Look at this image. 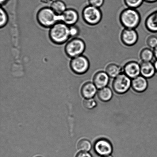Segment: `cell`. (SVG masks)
I'll return each instance as SVG.
<instances>
[{
    "label": "cell",
    "instance_id": "obj_1",
    "mask_svg": "<svg viewBox=\"0 0 157 157\" xmlns=\"http://www.w3.org/2000/svg\"><path fill=\"white\" fill-rule=\"evenodd\" d=\"M119 21L124 29H136L140 24L141 16L136 9L127 7L121 11Z\"/></svg>",
    "mask_w": 157,
    "mask_h": 157
},
{
    "label": "cell",
    "instance_id": "obj_2",
    "mask_svg": "<svg viewBox=\"0 0 157 157\" xmlns=\"http://www.w3.org/2000/svg\"><path fill=\"white\" fill-rule=\"evenodd\" d=\"M49 37L54 44H60L65 43L70 37V27L62 22H58L51 27Z\"/></svg>",
    "mask_w": 157,
    "mask_h": 157
},
{
    "label": "cell",
    "instance_id": "obj_3",
    "mask_svg": "<svg viewBox=\"0 0 157 157\" xmlns=\"http://www.w3.org/2000/svg\"><path fill=\"white\" fill-rule=\"evenodd\" d=\"M39 24L45 28L51 27L58 22H60V15L57 14L51 8L44 7L38 11L36 15Z\"/></svg>",
    "mask_w": 157,
    "mask_h": 157
},
{
    "label": "cell",
    "instance_id": "obj_4",
    "mask_svg": "<svg viewBox=\"0 0 157 157\" xmlns=\"http://www.w3.org/2000/svg\"><path fill=\"white\" fill-rule=\"evenodd\" d=\"M82 17L86 24L94 26L98 25L101 22L103 14L100 8L89 5L83 9Z\"/></svg>",
    "mask_w": 157,
    "mask_h": 157
},
{
    "label": "cell",
    "instance_id": "obj_5",
    "mask_svg": "<svg viewBox=\"0 0 157 157\" xmlns=\"http://www.w3.org/2000/svg\"><path fill=\"white\" fill-rule=\"evenodd\" d=\"M86 48V44L83 40L79 38H74L66 44L65 52L67 56L73 58L82 55Z\"/></svg>",
    "mask_w": 157,
    "mask_h": 157
},
{
    "label": "cell",
    "instance_id": "obj_6",
    "mask_svg": "<svg viewBox=\"0 0 157 157\" xmlns=\"http://www.w3.org/2000/svg\"><path fill=\"white\" fill-rule=\"evenodd\" d=\"M70 66L72 71L75 73L82 75L89 70L90 63L87 57L81 55L72 58Z\"/></svg>",
    "mask_w": 157,
    "mask_h": 157
},
{
    "label": "cell",
    "instance_id": "obj_7",
    "mask_svg": "<svg viewBox=\"0 0 157 157\" xmlns=\"http://www.w3.org/2000/svg\"><path fill=\"white\" fill-rule=\"evenodd\" d=\"M132 86V80L124 73H122L114 78L112 84L114 90L116 93H125Z\"/></svg>",
    "mask_w": 157,
    "mask_h": 157
},
{
    "label": "cell",
    "instance_id": "obj_8",
    "mask_svg": "<svg viewBox=\"0 0 157 157\" xmlns=\"http://www.w3.org/2000/svg\"><path fill=\"white\" fill-rule=\"evenodd\" d=\"M120 38L124 46L131 47L137 43L139 35L136 29L124 28L121 32Z\"/></svg>",
    "mask_w": 157,
    "mask_h": 157
},
{
    "label": "cell",
    "instance_id": "obj_9",
    "mask_svg": "<svg viewBox=\"0 0 157 157\" xmlns=\"http://www.w3.org/2000/svg\"><path fill=\"white\" fill-rule=\"evenodd\" d=\"M122 70L123 73L133 79L140 75V64L136 61H128L123 66Z\"/></svg>",
    "mask_w": 157,
    "mask_h": 157
},
{
    "label": "cell",
    "instance_id": "obj_10",
    "mask_svg": "<svg viewBox=\"0 0 157 157\" xmlns=\"http://www.w3.org/2000/svg\"><path fill=\"white\" fill-rule=\"evenodd\" d=\"M94 150L98 155L104 156L110 155L112 153L113 149L110 141L107 140L101 139L95 142Z\"/></svg>",
    "mask_w": 157,
    "mask_h": 157
},
{
    "label": "cell",
    "instance_id": "obj_11",
    "mask_svg": "<svg viewBox=\"0 0 157 157\" xmlns=\"http://www.w3.org/2000/svg\"><path fill=\"white\" fill-rule=\"evenodd\" d=\"M59 15L60 21L68 26L74 25L78 19V12L73 9H67L62 14Z\"/></svg>",
    "mask_w": 157,
    "mask_h": 157
},
{
    "label": "cell",
    "instance_id": "obj_12",
    "mask_svg": "<svg viewBox=\"0 0 157 157\" xmlns=\"http://www.w3.org/2000/svg\"><path fill=\"white\" fill-rule=\"evenodd\" d=\"M109 76L105 71L96 72L93 77V83L97 89H101L107 86L109 81Z\"/></svg>",
    "mask_w": 157,
    "mask_h": 157
},
{
    "label": "cell",
    "instance_id": "obj_13",
    "mask_svg": "<svg viewBox=\"0 0 157 157\" xmlns=\"http://www.w3.org/2000/svg\"><path fill=\"white\" fill-rule=\"evenodd\" d=\"M144 26L148 32L157 33V10L150 13L146 18Z\"/></svg>",
    "mask_w": 157,
    "mask_h": 157
},
{
    "label": "cell",
    "instance_id": "obj_14",
    "mask_svg": "<svg viewBox=\"0 0 157 157\" xmlns=\"http://www.w3.org/2000/svg\"><path fill=\"white\" fill-rule=\"evenodd\" d=\"M140 64L141 76L147 78H151L154 76L156 72L153 63L141 61Z\"/></svg>",
    "mask_w": 157,
    "mask_h": 157
},
{
    "label": "cell",
    "instance_id": "obj_15",
    "mask_svg": "<svg viewBox=\"0 0 157 157\" xmlns=\"http://www.w3.org/2000/svg\"><path fill=\"white\" fill-rule=\"evenodd\" d=\"M147 78L142 76H139L133 78L132 81V86L133 89L136 92H144L147 87Z\"/></svg>",
    "mask_w": 157,
    "mask_h": 157
},
{
    "label": "cell",
    "instance_id": "obj_16",
    "mask_svg": "<svg viewBox=\"0 0 157 157\" xmlns=\"http://www.w3.org/2000/svg\"><path fill=\"white\" fill-rule=\"evenodd\" d=\"M97 89V88L93 83L86 82L82 87V95L86 98H92L96 94Z\"/></svg>",
    "mask_w": 157,
    "mask_h": 157
},
{
    "label": "cell",
    "instance_id": "obj_17",
    "mask_svg": "<svg viewBox=\"0 0 157 157\" xmlns=\"http://www.w3.org/2000/svg\"><path fill=\"white\" fill-rule=\"evenodd\" d=\"M105 71L109 77L115 78L123 73L122 67L115 63H109L106 66Z\"/></svg>",
    "mask_w": 157,
    "mask_h": 157
},
{
    "label": "cell",
    "instance_id": "obj_18",
    "mask_svg": "<svg viewBox=\"0 0 157 157\" xmlns=\"http://www.w3.org/2000/svg\"><path fill=\"white\" fill-rule=\"evenodd\" d=\"M139 57L142 62H151L155 57L153 50L149 47L144 48L140 52Z\"/></svg>",
    "mask_w": 157,
    "mask_h": 157
},
{
    "label": "cell",
    "instance_id": "obj_19",
    "mask_svg": "<svg viewBox=\"0 0 157 157\" xmlns=\"http://www.w3.org/2000/svg\"><path fill=\"white\" fill-rule=\"evenodd\" d=\"M112 92L110 89L108 87H105L100 89L98 92V97L101 101H107L111 99Z\"/></svg>",
    "mask_w": 157,
    "mask_h": 157
},
{
    "label": "cell",
    "instance_id": "obj_20",
    "mask_svg": "<svg viewBox=\"0 0 157 157\" xmlns=\"http://www.w3.org/2000/svg\"><path fill=\"white\" fill-rule=\"evenodd\" d=\"M51 8L58 15L62 14L67 10L65 3L61 0H56L54 2Z\"/></svg>",
    "mask_w": 157,
    "mask_h": 157
},
{
    "label": "cell",
    "instance_id": "obj_21",
    "mask_svg": "<svg viewBox=\"0 0 157 157\" xmlns=\"http://www.w3.org/2000/svg\"><path fill=\"white\" fill-rule=\"evenodd\" d=\"M78 150L81 151L87 152L90 150L92 145L90 141L88 140L82 139L78 143Z\"/></svg>",
    "mask_w": 157,
    "mask_h": 157
},
{
    "label": "cell",
    "instance_id": "obj_22",
    "mask_svg": "<svg viewBox=\"0 0 157 157\" xmlns=\"http://www.w3.org/2000/svg\"><path fill=\"white\" fill-rule=\"evenodd\" d=\"M144 0H124V2L127 7L137 9L141 7Z\"/></svg>",
    "mask_w": 157,
    "mask_h": 157
},
{
    "label": "cell",
    "instance_id": "obj_23",
    "mask_svg": "<svg viewBox=\"0 0 157 157\" xmlns=\"http://www.w3.org/2000/svg\"><path fill=\"white\" fill-rule=\"evenodd\" d=\"M146 43L150 48H155L157 46V37L154 35H150L146 40Z\"/></svg>",
    "mask_w": 157,
    "mask_h": 157
},
{
    "label": "cell",
    "instance_id": "obj_24",
    "mask_svg": "<svg viewBox=\"0 0 157 157\" xmlns=\"http://www.w3.org/2000/svg\"><path fill=\"white\" fill-rule=\"evenodd\" d=\"M83 104L86 108L91 109L96 107L97 103L93 98H86L83 101Z\"/></svg>",
    "mask_w": 157,
    "mask_h": 157
},
{
    "label": "cell",
    "instance_id": "obj_25",
    "mask_svg": "<svg viewBox=\"0 0 157 157\" xmlns=\"http://www.w3.org/2000/svg\"><path fill=\"white\" fill-rule=\"evenodd\" d=\"M8 20L7 13L2 8H1V20H0V27H4L7 24Z\"/></svg>",
    "mask_w": 157,
    "mask_h": 157
},
{
    "label": "cell",
    "instance_id": "obj_26",
    "mask_svg": "<svg viewBox=\"0 0 157 157\" xmlns=\"http://www.w3.org/2000/svg\"><path fill=\"white\" fill-rule=\"evenodd\" d=\"M89 5L100 8L104 5L105 0H88Z\"/></svg>",
    "mask_w": 157,
    "mask_h": 157
},
{
    "label": "cell",
    "instance_id": "obj_27",
    "mask_svg": "<svg viewBox=\"0 0 157 157\" xmlns=\"http://www.w3.org/2000/svg\"><path fill=\"white\" fill-rule=\"evenodd\" d=\"M79 29L77 26L74 25L70 27V37H75L79 34Z\"/></svg>",
    "mask_w": 157,
    "mask_h": 157
},
{
    "label": "cell",
    "instance_id": "obj_28",
    "mask_svg": "<svg viewBox=\"0 0 157 157\" xmlns=\"http://www.w3.org/2000/svg\"><path fill=\"white\" fill-rule=\"evenodd\" d=\"M76 157H92L91 155L86 151H82L78 153Z\"/></svg>",
    "mask_w": 157,
    "mask_h": 157
},
{
    "label": "cell",
    "instance_id": "obj_29",
    "mask_svg": "<svg viewBox=\"0 0 157 157\" xmlns=\"http://www.w3.org/2000/svg\"><path fill=\"white\" fill-rule=\"evenodd\" d=\"M153 50L155 57L157 59V46L155 48L153 49Z\"/></svg>",
    "mask_w": 157,
    "mask_h": 157
},
{
    "label": "cell",
    "instance_id": "obj_30",
    "mask_svg": "<svg viewBox=\"0 0 157 157\" xmlns=\"http://www.w3.org/2000/svg\"><path fill=\"white\" fill-rule=\"evenodd\" d=\"M144 1L146 2L152 4L157 2V0H144Z\"/></svg>",
    "mask_w": 157,
    "mask_h": 157
},
{
    "label": "cell",
    "instance_id": "obj_31",
    "mask_svg": "<svg viewBox=\"0 0 157 157\" xmlns=\"http://www.w3.org/2000/svg\"><path fill=\"white\" fill-rule=\"evenodd\" d=\"M153 64L154 66L155 71H156V73H157V59L153 63Z\"/></svg>",
    "mask_w": 157,
    "mask_h": 157
},
{
    "label": "cell",
    "instance_id": "obj_32",
    "mask_svg": "<svg viewBox=\"0 0 157 157\" xmlns=\"http://www.w3.org/2000/svg\"><path fill=\"white\" fill-rule=\"evenodd\" d=\"M7 1V0H0L1 4H4Z\"/></svg>",
    "mask_w": 157,
    "mask_h": 157
},
{
    "label": "cell",
    "instance_id": "obj_33",
    "mask_svg": "<svg viewBox=\"0 0 157 157\" xmlns=\"http://www.w3.org/2000/svg\"><path fill=\"white\" fill-rule=\"evenodd\" d=\"M102 157H112V156H109H109H102Z\"/></svg>",
    "mask_w": 157,
    "mask_h": 157
},
{
    "label": "cell",
    "instance_id": "obj_34",
    "mask_svg": "<svg viewBox=\"0 0 157 157\" xmlns=\"http://www.w3.org/2000/svg\"><path fill=\"white\" fill-rule=\"evenodd\" d=\"M41 157L38 156V157Z\"/></svg>",
    "mask_w": 157,
    "mask_h": 157
}]
</instances>
